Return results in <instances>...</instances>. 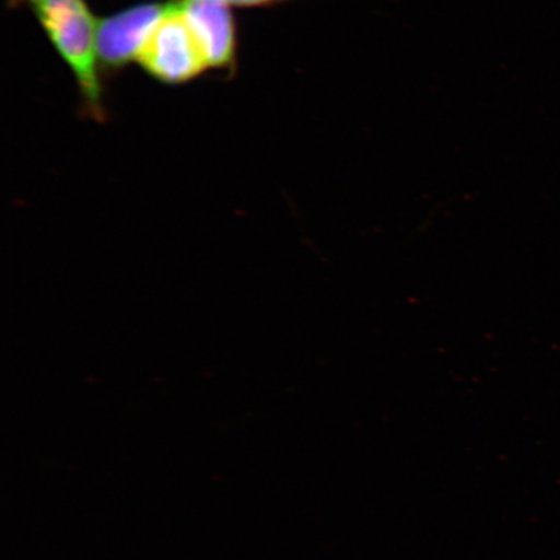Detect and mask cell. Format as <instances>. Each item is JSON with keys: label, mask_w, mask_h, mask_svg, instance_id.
Listing matches in <instances>:
<instances>
[{"label": "cell", "mask_w": 560, "mask_h": 560, "mask_svg": "<svg viewBox=\"0 0 560 560\" xmlns=\"http://www.w3.org/2000/svg\"><path fill=\"white\" fill-rule=\"evenodd\" d=\"M37 19L55 51L72 70L85 115L104 121L105 105L96 58L97 21L85 0H12Z\"/></svg>", "instance_id": "obj_1"}, {"label": "cell", "mask_w": 560, "mask_h": 560, "mask_svg": "<svg viewBox=\"0 0 560 560\" xmlns=\"http://www.w3.org/2000/svg\"><path fill=\"white\" fill-rule=\"evenodd\" d=\"M222 2L236 7H272L290 2V0H222Z\"/></svg>", "instance_id": "obj_5"}, {"label": "cell", "mask_w": 560, "mask_h": 560, "mask_svg": "<svg viewBox=\"0 0 560 560\" xmlns=\"http://www.w3.org/2000/svg\"><path fill=\"white\" fill-rule=\"evenodd\" d=\"M179 9L190 25L209 68L236 69V26L233 12L222 0H177Z\"/></svg>", "instance_id": "obj_4"}, {"label": "cell", "mask_w": 560, "mask_h": 560, "mask_svg": "<svg viewBox=\"0 0 560 560\" xmlns=\"http://www.w3.org/2000/svg\"><path fill=\"white\" fill-rule=\"evenodd\" d=\"M137 61L147 74L165 85L190 82L209 68L177 0H172L170 10L147 39Z\"/></svg>", "instance_id": "obj_2"}, {"label": "cell", "mask_w": 560, "mask_h": 560, "mask_svg": "<svg viewBox=\"0 0 560 560\" xmlns=\"http://www.w3.org/2000/svg\"><path fill=\"white\" fill-rule=\"evenodd\" d=\"M171 2H142L97 21L96 58L101 73L120 72L138 60L147 39L170 10Z\"/></svg>", "instance_id": "obj_3"}]
</instances>
